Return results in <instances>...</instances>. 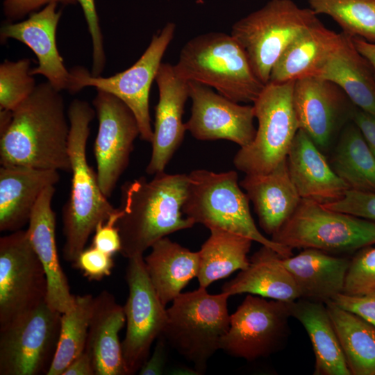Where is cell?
<instances>
[{
  "label": "cell",
  "mask_w": 375,
  "mask_h": 375,
  "mask_svg": "<svg viewBox=\"0 0 375 375\" xmlns=\"http://www.w3.org/2000/svg\"><path fill=\"white\" fill-rule=\"evenodd\" d=\"M61 315L44 301L0 326V375L47 374L59 340Z\"/></svg>",
  "instance_id": "cell-11"
},
{
  "label": "cell",
  "mask_w": 375,
  "mask_h": 375,
  "mask_svg": "<svg viewBox=\"0 0 375 375\" xmlns=\"http://www.w3.org/2000/svg\"><path fill=\"white\" fill-rule=\"evenodd\" d=\"M51 3L71 5L77 3L76 0H4L3 11L9 22L24 17L28 14L35 12L42 6Z\"/></svg>",
  "instance_id": "cell-43"
},
{
  "label": "cell",
  "mask_w": 375,
  "mask_h": 375,
  "mask_svg": "<svg viewBox=\"0 0 375 375\" xmlns=\"http://www.w3.org/2000/svg\"><path fill=\"white\" fill-rule=\"evenodd\" d=\"M95 115L88 102L78 99L71 102L67 110L72 183L69 197L62 209V256L65 261L71 263L85 248L97 225L106 222L117 210L101 192L97 174L87 159L90 124Z\"/></svg>",
  "instance_id": "cell-3"
},
{
  "label": "cell",
  "mask_w": 375,
  "mask_h": 375,
  "mask_svg": "<svg viewBox=\"0 0 375 375\" xmlns=\"http://www.w3.org/2000/svg\"><path fill=\"white\" fill-rule=\"evenodd\" d=\"M188 183V174L163 172L151 180L142 176L122 185L116 226L124 257L143 255L161 238L195 224L182 210Z\"/></svg>",
  "instance_id": "cell-2"
},
{
  "label": "cell",
  "mask_w": 375,
  "mask_h": 375,
  "mask_svg": "<svg viewBox=\"0 0 375 375\" xmlns=\"http://www.w3.org/2000/svg\"><path fill=\"white\" fill-rule=\"evenodd\" d=\"M294 81L268 82L253 103L258 128L253 142L233 158L245 174H262L287 158L299 129L293 104Z\"/></svg>",
  "instance_id": "cell-8"
},
{
  "label": "cell",
  "mask_w": 375,
  "mask_h": 375,
  "mask_svg": "<svg viewBox=\"0 0 375 375\" xmlns=\"http://www.w3.org/2000/svg\"><path fill=\"white\" fill-rule=\"evenodd\" d=\"M317 20L311 8H299L292 0H271L234 23L231 35L265 85L274 65L290 44Z\"/></svg>",
  "instance_id": "cell-7"
},
{
  "label": "cell",
  "mask_w": 375,
  "mask_h": 375,
  "mask_svg": "<svg viewBox=\"0 0 375 375\" xmlns=\"http://www.w3.org/2000/svg\"><path fill=\"white\" fill-rule=\"evenodd\" d=\"M112 256L91 246L85 248L72 265L89 280L99 281L110 274L114 266Z\"/></svg>",
  "instance_id": "cell-40"
},
{
  "label": "cell",
  "mask_w": 375,
  "mask_h": 375,
  "mask_svg": "<svg viewBox=\"0 0 375 375\" xmlns=\"http://www.w3.org/2000/svg\"><path fill=\"white\" fill-rule=\"evenodd\" d=\"M253 203L262 230L276 233L298 207L299 196L288 172L286 158L262 174H245L240 182Z\"/></svg>",
  "instance_id": "cell-23"
},
{
  "label": "cell",
  "mask_w": 375,
  "mask_h": 375,
  "mask_svg": "<svg viewBox=\"0 0 375 375\" xmlns=\"http://www.w3.org/2000/svg\"><path fill=\"white\" fill-rule=\"evenodd\" d=\"M62 375H95L92 360L88 353L84 351L74 359Z\"/></svg>",
  "instance_id": "cell-46"
},
{
  "label": "cell",
  "mask_w": 375,
  "mask_h": 375,
  "mask_svg": "<svg viewBox=\"0 0 375 375\" xmlns=\"http://www.w3.org/2000/svg\"><path fill=\"white\" fill-rule=\"evenodd\" d=\"M126 323L124 308L106 290L94 299L85 351L95 375H127L119 333Z\"/></svg>",
  "instance_id": "cell-24"
},
{
  "label": "cell",
  "mask_w": 375,
  "mask_h": 375,
  "mask_svg": "<svg viewBox=\"0 0 375 375\" xmlns=\"http://www.w3.org/2000/svg\"><path fill=\"white\" fill-rule=\"evenodd\" d=\"M76 1L81 6L92 39V67L91 74L94 76H100L106 65V54L94 0Z\"/></svg>",
  "instance_id": "cell-39"
},
{
  "label": "cell",
  "mask_w": 375,
  "mask_h": 375,
  "mask_svg": "<svg viewBox=\"0 0 375 375\" xmlns=\"http://www.w3.org/2000/svg\"><path fill=\"white\" fill-rule=\"evenodd\" d=\"M290 302L248 294L231 315L220 349L247 361L278 351L289 334Z\"/></svg>",
  "instance_id": "cell-12"
},
{
  "label": "cell",
  "mask_w": 375,
  "mask_h": 375,
  "mask_svg": "<svg viewBox=\"0 0 375 375\" xmlns=\"http://www.w3.org/2000/svg\"><path fill=\"white\" fill-rule=\"evenodd\" d=\"M191 114L186 131L199 140H226L240 146L249 145L256 128L253 105L233 101L208 86L188 81Z\"/></svg>",
  "instance_id": "cell-17"
},
{
  "label": "cell",
  "mask_w": 375,
  "mask_h": 375,
  "mask_svg": "<svg viewBox=\"0 0 375 375\" xmlns=\"http://www.w3.org/2000/svg\"><path fill=\"white\" fill-rule=\"evenodd\" d=\"M210 235L199 251V287L207 288L249 264L248 253L252 242L249 238L222 229H211Z\"/></svg>",
  "instance_id": "cell-32"
},
{
  "label": "cell",
  "mask_w": 375,
  "mask_h": 375,
  "mask_svg": "<svg viewBox=\"0 0 375 375\" xmlns=\"http://www.w3.org/2000/svg\"><path fill=\"white\" fill-rule=\"evenodd\" d=\"M94 297L76 295L73 306L62 313L59 340L47 375H62L63 372L85 349Z\"/></svg>",
  "instance_id": "cell-34"
},
{
  "label": "cell",
  "mask_w": 375,
  "mask_h": 375,
  "mask_svg": "<svg viewBox=\"0 0 375 375\" xmlns=\"http://www.w3.org/2000/svg\"><path fill=\"white\" fill-rule=\"evenodd\" d=\"M189 183L183 212L194 224L222 229L269 247L282 257L292 256V249L267 238L257 228L251 214L249 199L242 192L235 171L214 172L195 169Z\"/></svg>",
  "instance_id": "cell-5"
},
{
  "label": "cell",
  "mask_w": 375,
  "mask_h": 375,
  "mask_svg": "<svg viewBox=\"0 0 375 375\" xmlns=\"http://www.w3.org/2000/svg\"><path fill=\"white\" fill-rule=\"evenodd\" d=\"M316 15L331 17L342 33L375 42V0H308Z\"/></svg>",
  "instance_id": "cell-35"
},
{
  "label": "cell",
  "mask_w": 375,
  "mask_h": 375,
  "mask_svg": "<svg viewBox=\"0 0 375 375\" xmlns=\"http://www.w3.org/2000/svg\"><path fill=\"white\" fill-rule=\"evenodd\" d=\"M58 3H51L28 18L18 22H8L1 28V42L17 40L35 53L38 65L31 69V75H42L58 91L72 88V73L65 66L56 45V33L61 17Z\"/></svg>",
  "instance_id": "cell-19"
},
{
  "label": "cell",
  "mask_w": 375,
  "mask_h": 375,
  "mask_svg": "<svg viewBox=\"0 0 375 375\" xmlns=\"http://www.w3.org/2000/svg\"><path fill=\"white\" fill-rule=\"evenodd\" d=\"M144 257L147 272L160 301L166 307L197 276L199 251H191L165 237L155 242Z\"/></svg>",
  "instance_id": "cell-30"
},
{
  "label": "cell",
  "mask_w": 375,
  "mask_h": 375,
  "mask_svg": "<svg viewBox=\"0 0 375 375\" xmlns=\"http://www.w3.org/2000/svg\"><path fill=\"white\" fill-rule=\"evenodd\" d=\"M172 374L199 375V373L194 369V367L189 368L185 366H177L172 369Z\"/></svg>",
  "instance_id": "cell-48"
},
{
  "label": "cell",
  "mask_w": 375,
  "mask_h": 375,
  "mask_svg": "<svg viewBox=\"0 0 375 375\" xmlns=\"http://www.w3.org/2000/svg\"><path fill=\"white\" fill-rule=\"evenodd\" d=\"M322 205L375 222V192L347 190L339 200Z\"/></svg>",
  "instance_id": "cell-38"
},
{
  "label": "cell",
  "mask_w": 375,
  "mask_h": 375,
  "mask_svg": "<svg viewBox=\"0 0 375 375\" xmlns=\"http://www.w3.org/2000/svg\"><path fill=\"white\" fill-rule=\"evenodd\" d=\"M329 162L349 190L375 192V156L352 121L341 130Z\"/></svg>",
  "instance_id": "cell-31"
},
{
  "label": "cell",
  "mask_w": 375,
  "mask_h": 375,
  "mask_svg": "<svg viewBox=\"0 0 375 375\" xmlns=\"http://www.w3.org/2000/svg\"><path fill=\"white\" fill-rule=\"evenodd\" d=\"M342 33L318 19L290 44L274 65L269 82L283 83L316 76L340 43Z\"/></svg>",
  "instance_id": "cell-27"
},
{
  "label": "cell",
  "mask_w": 375,
  "mask_h": 375,
  "mask_svg": "<svg viewBox=\"0 0 375 375\" xmlns=\"http://www.w3.org/2000/svg\"><path fill=\"white\" fill-rule=\"evenodd\" d=\"M174 65L183 78L215 88L236 103H253L265 86L240 44L231 34L222 32L188 40Z\"/></svg>",
  "instance_id": "cell-4"
},
{
  "label": "cell",
  "mask_w": 375,
  "mask_h": 375,
  "mask_svg": "<svg viewBox=\"0 0 375 375\" xmlns=\"http://www.w3.org/2000/svg\"><path fill=\"white\" fill-rule=\"evenodd\" d=\"M351 375H375V325L325 303Z\"/></svg>",
  "instance_id": "cell-33"
},
{
  "label": "cell",
  "mask_w": 375,
  "mask_h": 375,
  "mask_svg": "<svg viewBox=\"0 0 375 375\" xmlns=\"http://www.w3.org/2000/svg\"><path fill=\"white\" fill-rule=\"evenodd\" d=\"M176 28L174 23L167 22L152 36L143 54L131 67L111 76H93L82 67L71 69L70 93H76L85 87H94L115 96L133 112L139 126L140 138L151 143L153 128L149 112L150 88Z\"/></svg>",
  "instance_id": "cell-10"
},
{
  "label": "cell",
  "mask_w": 375,
  "mask_h": 375,
  "mask_svg": "<svg viewBox=\"0 0 375 375\" xmlns=\"http://www.w3.org/2000/svg\"><path fill=\"white\" fill-rule=\"evenodd\" d=\"M97 90L92 101L99 122L94 145L96 174L101 192L108 198L128 165L134 142L140 132L133 112L122 101Z\"/></svg>",
  "instance_id": "cell-15"
},
{
  "label": "cell",
  "mask_w": 375,
  "mask_h": 375,
  "mask_svg": "<svg viewBox=\"0 0 375 375\" xmlns=\"http://www.w3.org/2000/svg\"><path fill=\"white\" fill-rule=\"evenodd\" d=\"M339 307L375 325V290L364 294L340 293L331 300Z\"/></svg>",
  "instance_id": "cell-42"
},
{
  "label": "cell",
  "mask_w": 375,
  "mask_h": 375,
  "mask_svg": "<svg viewBox=\"0 0 375 375\" xmlns=\"http://www.w3.org/2000/svg\"><path fill=\"white\" fill-rule=\"evenodd\" d=\"M283 258L273 249L262 245L249 258L248 267L225 283L222 292L230 297L247 293L286 302L299 299L297 285Z\"/></svg>",
  "instance_id": "cell-26"
},
{
  "label": "cell",
  "mask_w": 375,
  "mask_h": 375,
  "mask_svg": "<svg viewBox=\"0 0 375 375\" xmlns=\"http://www.w3.org/2000/svg\"><path fill=\"white\" fill-rule=\"evenodd\" d=\"M69 134L60 91L48 81L40 83L0 131L1 165L70 172Z\"/></svg>",
  "instance_id": "cell-1"
},
{
  "label": "cell",
  "mask_w": 375,
  "mask_h": 375,
  "mask_svg": "<svg viewBox=\"0 0 375 375\" xmlns=\"http://www.w3.org/2000/svg\"><path fill=\"white\" fill-rule=\"evenodd\" d=\"M293 104L299 129L321 149L330 147L350 121L355 106L342 90L318 76L294 81Z\"/></svg>",
  "instance_id": "cell-16"
},
{
  "label": "cell",
  "mask_w": 375,
  "mask_h": 375,
  "mask_svg": "<svg viewBox=\"0 0 375 375\" xmlns=\"http://www.w3.org/2000/svg\"><path fill=\"white\" fill-rule=\"evenodd\" d=\"M158 88L156 106L152 150L146 172L150 175L165 169L184 138L183 122L185 104L190 98L189 83L176 72L174 65L161 62L155 79Z\"/></svg>",
  "instance_id": "cell-18"
},
{
  "label": "cell",
  "mask_w": 375,
  "mask_h": 375,
  "mask_svg": "<svg viewBox=\"0 0 375 375\" xmlns=\"http://www.w3.org/2000/svg\"><path fill=\"white\" fill-rule=\"evenodd\" d=\"M350 260L319 249H303L296 256L283 258V262L300 298L325 303L343 292Z\"/></svg>",
  "instance_id": "cell-25"
},
{
  "label": "cell",
  "mask_w": 375,
  "mask_h": 375,
  "mask_svg": "<svg viewBox=\"0 0 375 375\" xmlns=\"http://www.w3.org/2000/svg\"><path fill=\"white\" fill-rule=\"evenodd\" d=\"M60 179L58 171L21 165L0 167V231L13 232L28 223L42 192Z\"/></svg>",
  "instance_id": "cell-22"
},
{
  "label": "cell",
  "mask_w": 375,
  "mask_h": 375,
  "mask_svg": "<svg viewBox=\"0 0 375 375\" xmlns=\"http://www.w3.org/2000/svg\"><path fill=\"white\" fill-rule=\"evenodd\" d=\"M44 267L26 229L0 238V326L46 301Z\"/></svg>",
  "instance_id": "cell-14"
},
{
  "label": "cell",
  "mask_w": 375,
  "mask_h": 375,
  "mask_svg": "<svg viewBox=\"0 0 375 375\" xmlns=\"http://www.w3.org/2000/svg\"><path fill=\"white\" fill-rule=\"evenodd\" d=\"M291 317L306 329L315 354V375H351L324 303L299 298L289 303Z\"/></svg>",
  "instance_id": "cell-29"
},
{
  "label": "cell",
  "mask_w": 375,
  "mask_h": 375,
  "mask_svg": "<svg viewBox=\"0 0 375 375\" xmlns=\"http://www.w3.org/2000/svg\"><path fill=\"white\" fill-rule=\"evenodd\" d=\"M271 239L292 249L348 253L375 244V222L301 199L293 214Z\"/></svg>",
  "instance_id": "cell-9"
},
{
  "label": "cell",
  "mask_w": 375,
  "mask_h": 375,
  "mask_svg": "<svg viewBox=\"0 0 375 375\" xmlns=\"http://www.w3.org/2000/svg\"><path fill=\"white\" fill-rule=\"evenodd\" d=\"M31 64L29 58H22L0 65V110H14L33 92L37 85Z\"/></svg>",
  "instance_id": "cell-36"
},
{
  "label": "cell",
  "mask_w": 375,
  "mask_h": 375,
  "mask_svg": "<svg viewBox=\"0 0 375 375\" xmlns=\"http://www.w3.org/2000/svg\"><path fill=\"white\" fill-rule=\"evenodd\" d=\"M120 217V211L110 216L106 222H100L94 231L92 247L112 256L122 249V240L116 223Z\"/></svg>",
  "instance_id": "cell-41"
},
{
  "label": "cell",
  "mask_w": 375,
  "mask_h": 375,
  "mask_svg": "<svg viewBox=\"0 0 375 375\" xmlns=\"http://www.w3.org/2000/svg\"><path fill=\"white\" fill-rule=\"evenodd\" d=\"M338 47L316 76L339 86L358 108L375 114V76L367 60L344 33Z\"/></svg>",
  "instance_id": "cell-28"
},
{
  "label": "cell",
  "mask_w": 375,
  "mask_h": 375,
  "mask_svg": "<svg viewBox=\"0 0 375 375\" xmlns=\"http://www.w3.org/2000/svg\"><path fill=\"white\" fill-rule=\"evenodd\" d=\"M286 160L290 176L301 199L325 204L339 200L349 190L322 150L301 129L297 131Z\"/></svg>",
  "instance_id": "cell-21"
},
{
  "label": "cell",
  "mask_w": 375,
  "mask_h": 375,
  "mask_svg": "<svg viewBox=\"0 0 375 375\" xmlns=\"http://www.w3.org/2000/svg\"><path fill=\"white\" fill-rule=\"evenodd\" d=\"M355 47L371 65L375 76V42L359 37H352Z\"/></svg>",
  "instance_id": "cell-47"
},
{
  "label": "cell",
  "mask_w": 375,
  "mask_h": 375,
  "mask_svg": "<svg viewBox=\"0 0 375 375\" xmlns=\"http://www.w3.org/2000/svg\"><path fill=\"white\" fill-rule=\"evenodd\" d=\"M128 259L125 278L128 296L123 306L126 331L122 347L127 375H133L138 372L153 343L162 334L167 314L151 284L143 255Z\"/></svg>",
  "instance_id": "cell-13"
},
{
  "label": "cell",
  "mask_w": 375,
  "mask_h": 375,
  "mask_svg": "<svg viewBox=\"0 0 375 375\" xmlns=\"http://www.w3.org/2000/svg\"><path fill=\"white\" fill-rule=\"evenodd\" d=\"M375 290V247L367 246L351 258L343 293L357 295Z\"/></svg>",
  "instance_id": "cell-37"
},
{
  "label": "cell",
  "mask_w": 375,
  "mask_h": 375,
  "mask_svg": "<svg viewBox=\"0 0 375 375\" xmlns=\"http://www.w3.org/2000/svg\"><path fill=\"white\" fill-rule=\"evenodd\" d=\"M351 121L358 128L375 156V114L367 112L355 106Z\"/></svg>",
  "instance_id": "cell-45"
},
{
  "label": "cell",
  "mask_w": 375,
  "mask_h": 375,
  "mask_svg": "<svg viewBox=\"0 0 375 375\" xmlns=\"http://www.w3.org/2000/svg\"><path fill=\"white\" fill-rule=\"evenodd\" d=\"M54 185L47 188L38 199L26 229L29 241L45 271L47 280L46 301L53 310L64 313L75 301L62 270L56 242V214L52 208Z\"/></svg>",
  "instance_id": "cell-20"
},
{
  "label": "cell",
  "mask_w": 375,
  "mask_h": 375,
  "mask_svg": "<svg viewBox=\"0 0 375 375\" xmlns=\"http://www.w3.org/2000/svg\"><path fill=\"white\" fill-rule=\"evenodd\" d=\"M226 293L210 294L199 287L181 293L169 308L162 333L169 346L203 374L208 362L220 349L230 325Z\"/></svg>",
  "instance_id": "cell-6"
},
{
  "label": "cell",
  "mask_w": 375,
  "mask_h": 375,
  "mask_svg": "<svg viewBox=\"0 0 375 375\" xmlns=\"http://www.w3.org/2000/svg\"><path fill=\"white\" fill-rule=\"evenodd\" d=\"M168 344L160 335L156 342L151 356H149L138 371L140 375H161L165 369L168 359Z\"/></svg>",
  "instance_id": "cell-44"
}]
</instances>
